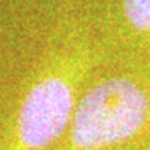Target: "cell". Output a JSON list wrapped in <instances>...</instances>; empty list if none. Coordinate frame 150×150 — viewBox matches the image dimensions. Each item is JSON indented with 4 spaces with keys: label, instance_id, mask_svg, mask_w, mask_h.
Returning a JSON list of instances; mask_svg holds the SVG:
<instances>
[{
    "label": "cell",
    "instance_id": "obj_3",
    "mask_svg": "<svg viewBox=\"0 0 150 150\" xmlns=\"http://www.w3.org/2000/svg\"><path fill=\"white\" fill-rule=\"evenodd\" d=\"M120 12L129 32L150 37V0H122Z\"/></svg>",
    "mask_w": 150,
    "mask_h": 150
},
{
    "label": "cell",
    "instance_id": "obj_1",
    "mask_svg": "<svg viewBox=\"0 0 150 150\" xmlns=\"http://www.w3.org/2000/svg\"><path fill=\"white\" fill-rule=\"evenodd\" d=\"M54 150H150V74L92 79Z\"/></svg>",
    "mask_w": 150,
    "mask_h": 150
},
{
    "label": "cell",
    "instance_id": "obj_2",
    "mask_svg": "<svg viewBox=\"0 0 150 150\" xmlns=\"http://www.w3.org/2000/svg\"><path fill=\"white\" fill-rule=\"evenodd\" d=\"M93 52L83 42L60 50L22 97L5 150H54L74 118L82 92L92 80Z\"/></svg>",
    "mask_w": 150,
    "mask_h": 150
}]
</instances>
